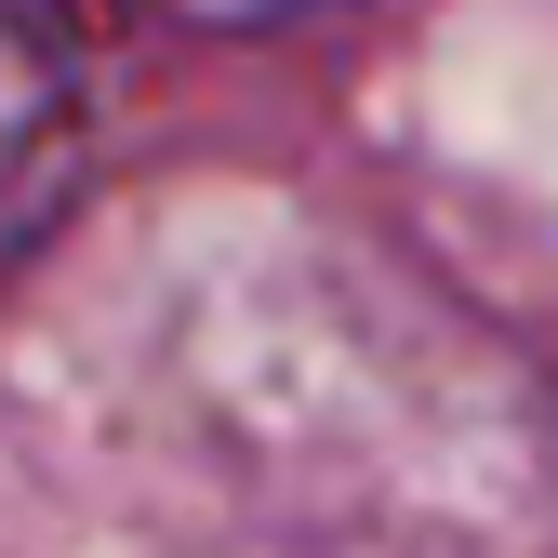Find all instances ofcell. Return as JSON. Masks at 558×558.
<instances>
[{
  "label": "cell",
  "instance_id": "obj_1",
  "mask_svg": "<svg viewBox=\"0 0 558 558\" xmlns=\"http://www.w3.org/2000/svg\"><path fill=\"white\" fill-rule=\"evenodd\" d=\"M66 173H81V120H66L53 66L27 53V27L0 14V279L40 253V227H53Z\"/></svg>",
  "mask_w": 558,
  "mask_h": 558
},
{
  "label": "cell",
  "instance_id": "obj_2",
  "mask_svg": "<svg viewBox=\"0 0 558 558\" xmlns=\"http://www.w3.org/2000/svg\"><path fill=\"white\" fill-rule=\"evenodd\" d=\"M147 14H199V27H227V14H293V0H147Z\"/></svg>",
  "mask_w": 558,
  "mask_h": 558
}]
</instances>
